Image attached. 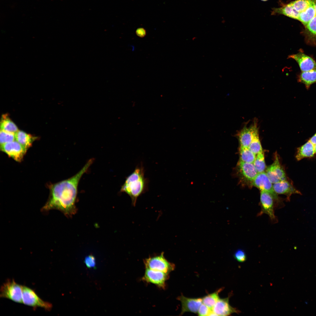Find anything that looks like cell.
Listing matches in <instances>:
<instances>
[{
  "instance_id": "obj_3",
  "label": "cell",
  "mask_w": 316,
  "mask_h": 316,
  "mask_svg": "<svg viewBox=\"0 0 316 316\" xmlns=\"http://www.w3.org/2000/svg\"><path fill=\"white\" fill-rule=\"evenodd\" d=\"M22 287L13 279L8 280L1 287L0 297L23 303Z\"/></svg>"
},
{
  "instance_id": "obj_28",
  "label": "cell",
  "mask_w": 316,
  "mask_h": 316,
  "mask_svg": "<svg viewBox=\"0 0 316 316\" xmlns=\"http://www.w3.org/2000/svg\"><path fill=\"white\" fill-rule=\"evenodd\" d=\"M312 0H296L291 2L294 9L300 13L305 10L310 5Z\"/></svg>"
},
{
  "instance_id": "obj_33",
  "label": "cell",
  "mask_w": 316,
  "mask_h": 316,
  "mask_svg": "<svg viewBox=\"0 0 316 316\" xmlns=\"http://www.w3.org/2000/svg\"><path fill=\"white\" fill-rule=\"evenodd\" d=\"M135 33L136 35L139 37L143 38L146 35V30L143 28H138L136 30Z\"/></svg>"
},
{
  "instance_id": "obj_13",
  "label": "cell",
  "mask_w": 316,
  "mask_h": 316,
  "mask_svg": "<svg viewBox=\"0 0 316 316\" xmlns=\"http://www.w3.org/2000/svg\"><path fill=\"white\" fill-rule=\"evenodd\" d=\"M229 298L230 296L220 298L213 308L212 311L218 316H228L233 313H239L240 311L230 305Z\"/></svg>"
},
{
  "instance_id": "obj_36",
  "label": "cell",
  "mask_w": 316,
  "mask_h": 316,
  "mask_svg": "<svg viewBox=\"0 0 316 316\" xmlns=\"http://www.w3.org/2000/svg\"><path fill=\"white\" fill-rule=\"evenodd\" d=\"M314 148H315V154H316V144L315 145H314Z\"/></svg>"
},
{
  "instance_id": "obj_8",
  "label": "cell",
  "mask_w": 316,
  "mask_h": 316,
  "mask_svg": "<svg viewBox=\"0 0 316 316\" xmlns=\"http://www.w3.org/2000/svg\"><path fill=\"white\" fill-rule=\"evenodd\" d=\"M0 149L18 162L23 159L27 150L16 140L0 145Z\"/></svg>"
},
{
  "instance_id": "obj_16",
  "label": "cell",
  "mask_w": 316,
  "mask_h": 316,
  "mask_svg": "<svg viewBox=\"0 0 316 316\" xmlns=\"http://www.w3.org/2000/svg\"><path fill=\"white\" fill-rule=\"evenodd\" d=\"M273 188L274 191L277 194L286 195L288 200H290V197L292 194H301L300 192L297 190L287 180L273 184Z\"/></svg>"
},
{
  "instance_id": "obj_1",
  "label": "cell",
  "mask_w": 316,
  "mask_h": 316,
  "mask_svg": "<svg viewBox=\"0 0 316 316\" xmlns=\"http://www.w3.org/2000/svg\"><path fill=\"white\" fill-rule=\"evenodd\" d=\"M94 160L93 158L89 160L80 171L73 176L53 185L51 188L49 198L42 208V210L55 209L61 211L66 215L74 214L79 182Z\"/></svg>"
},
{
  "instance_id": "obj_4",
  "label": "cell",
  "mask_w": 316,
  "mask_h": 316,
  "mask_svg": "<svg viewBox=\"0 0 316 316\" xmlns=\"http://www.w3.org/2000/svg\"><path fill=\"white\" fill-rule=\"evenodd\" d=\"M23 303L36 308L41 307L47 311L50 310L52 304L41 299L31 288L25 286L22 287Z\"/></svg>"
},
{
  "instance_id": "obj_9",
  "label": "cell",
  "mask_w": 316,
  "mask_h": 316,
  "mask_svg": "<svg viewBox=\"0 0 316 316\" xmlns=\"http://www.w3.org/2000/svg\"><path fill=\"white\" fill-rule=\"evenodd\" d=\"M265 172L272 184L287 180L285 171L276 155L273 163L267 168Z\"/></svg>"
},
{
  "instance_id": "obj_19",
  "label": "cell",
  "mask_w": 316,
  "mask_h": 316,
  "mask_svg": "<svg viewBox=\"0 0 316 316\" xmlns=\"http://www.w3.org/2000/svg\"><path fill=\"white\" fill-rule=\"evenodd\" d=\"M315 154L314 145L309 140L297 149L296 157L299 161L304 158L313 157Z\"/></svg>"
},
{
  "instance_id": "obj_7",
  "label": "cell",
  "mask_w": 316,
  "mask_h": 316,
  "mask_svg": "<svg viewBox=\"0 0 316 316\" xmlns=\"http://www.w3.org/2000/svg\"><path fill=\"white\" fill-rule=\"evenodd\" d=\"M272 196L267 192L260 190V205L261 209L258 215L267 214L274 223L277 222V219L274 214V204Z\"/></svg>"
},
{
  "instance_id": "obj_14",
  "label": "cell",
  "mask_w": 316,
  "mask_h": 316,
  "mask_svg": "<svg viewBox=\"0 0 316 316\" xmlns=\"http://www.w3.org/2000/svg\"><path fill=\"white\" fill-rule=\"evenodd\" d=\"M237 167L241 178L251 183L258 174L253 163L245 162L239 160L237 164Z\"/></svg>"
},
{
  "instance_id": "obj_24",
  "label": "cell",
  "mask_w": 316,
  "mask_h": 316,
  "mask_svg": "<svg viewBox=\"0 0 316 316\" xmlns=\"http://www.w3.org/2000/svg\"><path fill=\"white\" fill-rule=\"evenodd\" d=\"M240 160L244 162L253 163L256 157V155L248 147L240 146Z\"/></svg>"
},
{
  "instance_id": "obj_29",
  "label": "cell",
  "mask_w": 316,
  "mask_h": 316,
  "mask_svg": "<svg viewBox=\"0 0 316 316\" xmlns=\"http://www.w3.org/2000/svg\"><path fill=\"white\" fill-rule=\"evenodd\" d=\"M16 140L15 134L0 130V145Z\"/></svg>"
},
{
  "instance_id": "obj_5",
  "label": "cell",
  "mask_w": 316,
  "mask_h": 316,
  "mask_svg": "<svg viewBox=\"0 0 316 316\" xmlns=\"http://www.w3.org/2000/svg\"><path fill=\"white\" fill-rule=\"evenodd\" d=\"M252 184L257 187L260 190H264L269 193L272 197L276 203L275 207H281L283 204L280 201L277 194L274 191L273 185L272 183L265 172L258 173Z\"/></svg>"
},
{
  "instance_id": "obj_23",
  "label": "cell",
  "mask_w": 316,
  "mask_h": 316,
  "mask_svg": "<svg viewBox=\"0 0 316 316\" xmlns=\"http://www.w3.org/2000/svg\"><path fill=\"white\" fill-rule=\"evenodd\" d=\"M0 128L1 130L15 134L18 130L17 126L7 114L2 115L0 122Z\"/></svg>"
},
{
  "instance_id": "obj_27",
  "label": "cell",
  "mask_w": 316,
  "mask_h": 316,
  "mask_svg": "<svg viewBox=\"0 0 316 316\" xmlns=\"http://www.w3.org/2000/svg\"><path fill=\"white\" fill-rule=\"evenodd\" d=\"M253 163L258 173L264 172L266 164L263 151L257 154Z\"/></svg>"
},
{
  "instance_id": "obj_34",
  "label": "cell",
  "mask_w": 316,
  "mask_h": 316,
  "mask_svg": "<svg viewBox=\"0 0 316 316\" xmlns=\"http://www.w3.org/2000/svg\"><path fill=\"white\" fill-rule=\"evenodd\" d=\"M309 140L314 145H315L316 144V133Z\"/></svg>"
},
{
  "instance_id": "obj_32",
  "label": "cell",
  "mask_w": 316,
  "mask_h": 316,
  "mask_svg": "<svg viewBox=\"0 0 316 316\" xmlns=\"http://www.w3.org/2000/svg\"><path fill=\"white\" fill-rule=\"evenodd\" d=\"M85 262L87 267L88 268L94 267L95 266V259L92 255H89L86 257Z\"/></svg>"
},
{
  "instance_id": "obj_18",
  "label": "cell",
  "mask_w": 316,
  "mask_h": 316,
  "mask_svg": "<svg viewBox=\"0 0 316 316\" xmlns=\"http://www.w3.org/2000/svg\"><path fill=\"white\" fill-rule=\"evenodd\" d=\"M299 13L294 9L290 2L279 8H273L272 12V15H283L298 20Z\"/></svg>"
},
{
  "instance_id": "obj_10",
  "label": "cell",
  "mask_w": 316,
  "mask_h": 316,
  "mask_svg": "<svg viewBox=\"0 0 316 316\" xmlns=\"http://www.w3.org/2000/svg\"><path fill=\"white\" fill-rule=\"evenodd\" d=\"M258 130L257 121L255 120L250 126L248 127L246 125L237 134L240 146L248 147L254 135Z\"/></svg>"
},
{
  "instance_id": "obj_30",
  "label": "cell",
  "mask_w": 316,
  "mask_h": 316,
  "mask_svg": "<svg viewBox=\"0 0 316 316\" xmlns=\"http://www.w3.org/2000/svg\"><path fill=\"white\" fill-rule=\"evenodd\" d=\"M233 256L236 260L240 262H245L247 259L245 252L241 249H238L235 252Z\"/></svg>"
},
{
  "instance_id": "obj_25",
  "label": "cell",
  "mask_w": 316,
  "mask_h": 316,
  "mask_svg": "<svg viewBox=\"0 0 316 316\" xmlns=\"http://www.w3.org/2000/svg\"><path fill=\"white\" fill-rule=\"evenodd\" d=\"M222 290L220 288L216 291L209 294L202 298V303L209 308L212 309L220 298L219 294Z\"/></svg>"
},
{
  "instance_id": "obj_21",
  "label": "cell",
  "mask_w": 316,
  "mask_h": 316,
  "mask_svg": "<svg viewBox=\"0 0 316 316\" xmlns=\"http://www.w3.org/2000/svg\"><path fill=\"white\" fill-rule=\"evenodd\" d=\"M16 140L27 150L30 147L35 138L30 134L18 130L15 134Z\"/></svg>"
},
{
  "instance_id": "obj_11",
  "label": "cell",
  "mask_w": 316,
  "mask_h": 316,
  "mask_svg": "<svg viewBox=\"0 0 316 316\" xmlns=\"http://www.w3.org/2000/svg\"><path fill=\"white\" fill-rule=\"evenodd\" d=\"M168 278V274L146 268L143 279L147 282L164 288L165 286V281Z\"/></svg>"
},
{
  "instance_id": "obj_12",
  "label": "cell",
  "mask_w": 316,
  "mask_h": 316,
  "mask_svg": "<svg viewBox=\"0 0 316 316\" xmlns=\"http://www.w3.org/2000/svg\"><path fill=\"white\" fill-rule=\"evenodd\" d=\"M288 58L294 60L298 64L301 72L309 71L316 68L315 61L301 51L290 55Z\"/></svg>"
},
{
  "instance_id": "obj_2",
  "label": "cell",
  "mask_w": 316,
  "mask_h": 316,
  "mask_svg": "<svg viewBox=\"0 0 316 316\" xmlns=\"http://www.w3.org/2000/svg\"><path fill=\"white\" fill-rule=\"evenodd\" d=\"M145 172L142 164L136 166L133 171L126 177L120 189L121 192L125 193L130 197L134 206L138 197L148 190L149 180L145 178Z\"/></svg>"
},
{
  "instance_id": "obj_17",
  "label": "cell",
  "mask_w": 316,
  "mask_h": 316,
  "mask_svg": "<svg viewBox=\"0 0 316 316\" xmlns=\"http://www.w3.org/2000/svg\"><path fill=\"white\" fill-rule=\"evenodd\" d=\"M305 40L308 44L316 45V16L305 26Z\"/></svg>"
},
{
  "instance_id": "obj_37",
  "label": "cell",
  "mask_w": 316,
  "mask_h": 316,
  "mask_svg": "<svg viewBox=\"0 0 316 316\" xmlns=\"http://www.w3.org/2000/svg\"><path fill=\"white\" fill-rule=\"evenodd\" d=\"M261 0V1H268V0Z\"/></svg>"
},
{
  "instance_id": "obj_6",
  "label": "cell",
  "mask_w": 316,
  "mask_h": 316,
  "mask_svg": "<svg viewBox=\"0 0 316 316\" xmlns=\"http://www.w3.org/2000/svg\"><path fill=\"white\" fill-rule=\"evenodd\" d=\"M164 254L162 252L159 255L146 259L144 261L146 268L168 274L173 270L175 267L174 265L166 259Z\"/></svg>"
},
{
  "instance_id": "obj_31",
  "label": "cell",
  "mask_w": 316,
  "mask_h": 316,
  "mask_svg": "<svg viewBox=\"0 0 316 316\" xmlns=\"http://www.w3.org/2000/svg\"><path fill=\"white\" fill-rule=\"evenodd\" d=\"M212 310L202 303L200 306L197 313L199 316H209Z\"/></svg>"
},
{
  "instance_id": "obj_35",
  "label": "cell",
  "mask_w": 316,
  "mask_h": 316,
  "mask_svg": "<svg viewBox=\"0 0 316 316\" xmlns=\"http://www.w3.org/2000/svg\"><path fill=\"white\" fill-rule=\"evenodd\" d=\"M314 4H315V11H316V0H315Z\"/></svg>"
},
{
  "instance_id": "obj_15",
  "label": "cell",
  "mask_w": 316,
  "mask_h": 316,
  "mask_svg": "<svg viewBox=\"0 0 316 316\" xmlns=\"http://www.w3.org/2000/svg\"><path fill=\"white\" fill-rule=\"evenodd\" d=\"M178 298L181 303V314L182 315L186 312L197 313L200 306L202 303L201 298H189L181 295Z\"/></svg>"
},
{
  "instance_id": "obj_22",
  "label": "cell",
  "mask_w": 316,
  "mask_h": 316,
  "mask_svg": "<svg viewBox=\"0 0 316 316\" xmlns=\"http://www.w3.org/2000/svg\"><path fill=\"white\" fill-rule=\"evenodd\" d=\"M315 0H312L308 7L304 11L299 13L298 20L305 26L308 22L316 16Z\"/></svg>"
},
{
  "instance_id": "obj_20",
  "label": "cell",
  "mask_w": 316,
  "mask_h": 316,
  "mask_svg": "<svg viewBox=\"0 0 316 316\" xmlns=\"http://www.w3.org/2000/svg\"><path fill=\"white\" fill-rule=\"evenodd\" d=\"M298 80L304 84L307 89H309L311 85L316 83V68L309 71L301 72Z\"/></svg>"
},
{
  "instance_id": "obj_26",
  "label": "cell",
  "mask_w": 316,
  "mask_h": 316,
  "mask_svg": "<svg viewBox=\"0 0 316 316\" xmlns=\"http://www.w3.org/2000/svg\"><path fill=\"white\" fill-rule=\"evenodd\" d=\"M248 148L256 155L263 151L259 135V130L256 132Z\"/></svg>"
}]
</instances>
